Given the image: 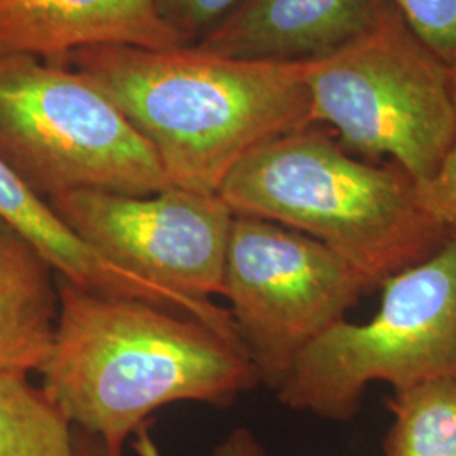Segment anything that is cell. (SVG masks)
Masks as SVG:
<instances>
[{
    "instance_id": "1",
    "label": "cell",
    "mask_w": 456,
    "mask_h": 456,
    "mask_svg": "<svg viewBox=\"0 0 456 456\" xmlns=\"http://www.w3.org/2000/svg\"><path fill=\"white\" fill-rule=\"evenodd\" d=\"M60 311L41 389L75 428L124 456L152 412L181 403L230 408L261 384L242 343L176 311L58 277Z\"/></svg>"
},
{
    "instance_id": "2",
    "label": "cell",
    "mask_w": 456,
    "mask_h": 456,
    "mask_svg": "<svg viewBox=\"0 0 456 456\" xmlns=\"http://www.w3.org/2000/svg\"><path fill=\"white\" fill-rule=\"evenodd\" d=\"M69 63L146 139L171 184L198 193L218 195L247 154L316 126L310 63L247 61L196 46L80 49Z\"/></svg>"
},
{
    "instance_id": "3",
    "label": "cell",
    "mask_w": 456,
    "mask_h": 456,
    "mask_svg": "<svg viewBox=\"0 0 456 456\" xmlns=\"http://www.w3.org/2000/svg\"><path fill=\"white\" fill-rule=\"evenodd\" d=\"M218 196L235 215L271 220L326 245L372 289L453 235L424 212L403 167L357 161L314 126L247 154Z\"/></svg>"
},
{
    "instance_id": "4",
    "label": "cell",
    "mask_w": 456,
    "mask_h": 456,
    "mask_svg": "<svg viewBox=\"0 0 456 456\" xmlns=\"http://www.w3.org/2000/svg\"><path fill=\"white\" fill-rule=\"evenodd\" d=\"M0 161L46 201L73 190L149 196L173 186L97 85L24 54L0 56Z\"/></svg>"
},
{
    "instance_id": "5",
    "label": "cell",
    "mask_w": 456,
    "mask_h": 456,
    "mask_svg": "<svg viewBox=\"0 0 456 456\" xmlns=\"http://www.w3.org/2000/svg\"><path fill=\"white\" fill-rule=\"evenodd\" d=\"M380 289L372 320L331 326L297 357L276 391L281 404L348 423L375 382L397 392L456 380V235Z\"/></svg>"
},
{
    "instance_id": "6",
    "label": "cell",
    "mask_w": 456,
    "mask_h": 456,
    "mask_svg": "<svg viewBox=\"0 0 456 456\" xmlns=\"http://www.w3.org/2000/svg\"><path fill=\"white\" fill-rule=\"evenodd\" d=\"M314 124L345 149L389 156L416 184L433 178L456 142L450 66L399 14L352 48L308 65Z\"/></svg>"
},
{
    "instance_id": "7",
    "label": "cell",
    "mask_w": 456,
    "mask_h": 456,
    "mask_svg": "<svg viewBox=\"0 0 456 456\" xmlns=\"http://www.w3.org/2000/svg\"><path fill=\"white\" fill-rule=\"evenodd\" d=\"M224 286L237 337L273 391L311 343L372 289L326 245L250 215H235Z\"/></svg>"
},
{
    "instance_id": "8",
    "label": "cell",
    "mask_w": 456,
    "mask_h": 456,
    "mask_svg": "<svg viewBox=\"0 0 456 456\" xmlns=\"http://www.w3.org/2000/svg\"><path fill=\"white\" fill-rule=\"evenodd\" d=\"M48 203L83 242L117 265L198 301L225 293L235 213L220 196L173 184L149 196L73 190Z\"/></svg>"
},
{
    "instance_id": "9",
    "label": "cell",
    "mask_w": 456,
    "mask_h": 456,
    "mask_svg": "<svg viewBox=\"0 0 456 456\" xmlns=\"http://www.w3.org/2000/svg\"><path fill=\"white\" fill-rule=\"evenodd\" d=\"M399 14L394 0H239L196 48L269 63H314L352 48Z\"/></svg>"
},
{
    "instance_id": "10",
    "label": "cell",
    "mask_w": 456,
    "mask_h": 456,
    "mask_svg": "<svg viewBox=\"0 0 456 456\" xmlns=\"http://www.w3.org/2000/svg\"><path fill=\"white\" fill-rule=\"evenodd\" d=\"M186 48L156 0H0V56L66 66L80 49Z\"/></svg>"
},
{
    "instance_id": "11",
    "label": "cell",
    "mask_w": 456,
    "mask_h": 456,
    "mask_svg": "<svg viewBox=\"0 0 456 456\" xmlns=\"http://www.w3.org/2000/svg\"><path fill=\"white\" fill-rule=\"evenodd\" d=\"M0 218L19 232L68 282L117 297H135L164 310L191 316L228 335L232 316L213 301H198L171 291L100 256L66 225L48 201L0 161Z\"/></svg>"
},
{
    "instance_id": "12",
    "label": "cell",
    "mask_w": 456,
    "mask_h": 456,
    "mask_svg": "<svg viewBox=\"0 0 456 456\" xmlns=\"http://www.w3.org/2000/svg\"><path fill=\"white\" fill-rule=\"evenodd\" d=\"M60 311L58 274L0 218V370L37 372Z\"/></svg>"
},
{
    "instance_id": "13",
    "label": "cell",
    "mask_w": 456,
    "mask_h": 456,
    "mask_svg": "<svg viewBox=\"0 0 456 456\" xmlns=\"http://www.w3.org/2000/svg\"><path fill=\"white\" fill-rule=\"evenodd\" d=\"M26 370H0V456H71L73 424Z\"/></svg>"
},
{
    "instance_id": "14",
    "label": "cell",
    "mask_w": 456,
    "mask_h": 456,
    "mask_svg": "<svg viewBox=\"0 0 456 456\" xmlns=\"http://www.w3.org/2000/svg\"><path fill=\"white\" fill-rule=\"evenodd\" d=\"M394 423L384 456H456V380L440 379L394 392Z\"/></svg>"
},
{
    "instance_id": "15",
    "label": "cell",
    "mask_w": 456,
    "mask_h": 456,
    "mask_svg": "<svg viewBox=\"0 0 456 456\" xmlns=\"http://www.w3.org/2000/svg\"><path fill=\"white\" fill-rule=\"evenodd\" d=\"M411 31L446 65L456 63V0H394Z\"/></svg>"
},
{
    "instance_id": "16",
    "label": "cell",
    "mask_w": 456,
    "mask_h": 456,
    "mask_svg": "<svg viewBox=\"0 0 456 456\" xmlns=\"http://www.w3.org/2000/svg\"><path fill=\"white\" fill-rule=\"evenodd\" d=\"M239 0H156L164 22L196 46L232 12Z\"/></svg>"
},
{
    "instance_id": "17",
    "label": "cell",
    "mask_w": 456,
    "mask_h": 456,
    "mask_svg": "<svg viewBox=\"0 0 456 456\" xmlns=\"http://www.w3.org/2000/svg\"><path fill=\"white\" fill-rule=\"evenodd\" d=\"M416 198L424 212L456 235V142L433 178L416 184Z\"/></svg>"
},
{
    "instance_id": "18",
    "label": "cell",
    "mask_w": 456,
    "mask_h": 456,
    "mask_svg": "<svg viewBox=\"0 0 456 456\" xmlns=\"http://www.w3.org/2000/svg\"><path fill=\"white\" fill-rule=\"evenodd\" d=\"M132 448L137 456H163L147 424L134 435ZM213 456H265V450L250 429L237 428L215 448Z\"/></svg>"
},
{
    "instance_id": "19",
    "label": "cell",
    "mask_w": 456,
    "mask_h": 456,
    "mask_svg": "<svg viewBox=\"0 0 456 456\" xmlns=\"http://www.w3.org/2000/svg\"><path fill=\"white\" fill-rule=\"evenodd\" d=\"M75 428V426H73ZM71 456H110L105 444L97 436L75 428L73 431V453Z\"/></svg>"
},
{
    "instance_id": "20",
    "label": "cell",
    "mask_w": 456,
    "mask_h": 456,
    "mask_svg": "<svg viewBox=\"0 0 456 456\" xmlns=\"http://www.w3.org/2000/svg\"><path fill=\"white\" fill-rule=\"evenodd\" d=\"M450 66V86H452V100H453V107H455L456 114V63Z\"/></svg>"
}]
</instances>
